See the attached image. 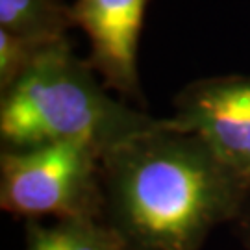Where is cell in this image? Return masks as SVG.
I'll return each mask as SVG.
<instances>
[{
    "label": "cell",
    "instance_id": "cell-1",
    "mask_svg": "<svg viewBox=\"0 0 250 250\" xmlns=\"http://www.w3.org/2000/svg\"><path fill=\"white\" fill-rule=\"evenodd\" d=\"M104 213L130 250H200L217 226L235 223L250 184L202 135L172 119L102 158Z\"/></svg>",
    "mask_w": 250,
    "mask_h": 250
},
{
    "label": "cell",
    "instance_id": "cell-2",
    "mask_svg": "<svg viewBox=\"0 0 250 250\" xmlns=\"http://www.w3.org/2000/svg\"><path fill=\"white\" fill-rule=\"evenodd\" d=\"M165 121L109 95L89 62L76 56L69 37L46 46L0 95L2 148L76 141L89 145L102 158Z\"/></svg>",
    "mask_w": 250,
    "mask_h": 250
},
{
    "label": "cell",
    "instance_id": "cell-3",
    "mask_svg": "<svg viewBox=\"0 0 250 250\" xmlns=\"http://www.w3.org/2000/svg\"><path fill=\"white\" fill-rule=\"evenodd\" d=\"M0 206L13 217L39 221L102 219L100 154L85 143L60 141L2 148Z\"/></svg>",
    "mask_w": 250,
    "mask_h": 250
},
{
    "label": "cell",
    "instance_id": "cell-4",
    "mask_svg": "<svg viewBox=\"0 0 250 250\" xmlns=\"http://www.w3.org/2000/svg\"><path fill=\"white\" fill-rule=\"evenodd\" d=\"M170 119L202 135L250 184V76L224 74L191 82L176 95Z\"/></svg>",
    "mask_w": 250,
    "mask_h": 250
},
{
    "label": "cell",
    "instance_id": "cell-5",
    "mask_svg": "<svg viewBox=\"0 0 250 250\" xmlns=\"http://www.w3.org/2000/svg\"><path fill=\"white\" fill-rule=\"evenodd\" d=\"M146 4L148 0H76L72 4L78 28L89 37V65L107 89L137 104H145L137 48Z\"/></svg>",
    "mask_w": 250,
    "mask_h": 250
},
{
    "label": "cell",
    "instance_id": "cell-6",
    "mask_svg": "<svg viewBox=\"0 0 250 250\" xmlns=\"http://www.w3.org/2000/svg\"><path fill=\"white\" fill-rule=\"evenodd\" d=\"M24 250H130L102 219H58L52 224L26 221Z\"/></svg>",
    "mask_w": 250,
    "mask_h": 250
},
{
    "label": "cell",
    "instance_id": "cell-7",
    "mask_svg": "<svg viewBox=\"0 0 250 250\" xmlns=\"http://www.w3.org/2000/svg\"><path fill=\"white\" fill-rule=\"evenodd\" d=\"M78 26L72 4L63 0H0V28L37 41H58L69 37Z\"/></svg>",
    "mask_w": 250,
    "mask_h": 250
},
{
    "label": "cell",
    "instance_id": "cell-8",
    "mask_svg": "<svg viewBox=\"0 0 250 250\" xmlns=\"http://www.w3.org/2000/svg\"><path fill=\"white\" fill-rule=\"evenodd\" d=\"M52 43L15 36L0 28V93L11 87L36 62L37 56Z\"/></svg>",
    "mask_w": 250,
    "mask_h": 250
},
{
    "label": "cell",
    "instance_id": "cell-9",
    "mask_svg": "<svg viewBox=\"0 0 250 250\" xmlns=\"http://www.w3.org/2000/svg\"><path fill=\"white\" fill-rule=\"evenodd\" d=\"M233 226H235V232L239 235L243 247L247 250H250V195H249V198H247L245 206H243L239 217L235 219Z\"/></svg>",
    "mask_w": 250,
    "mask_h": 250
}]
</instances>
